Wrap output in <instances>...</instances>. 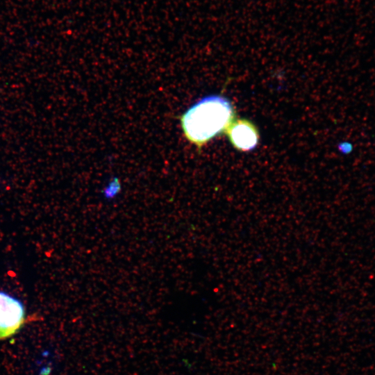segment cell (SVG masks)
I'll return each mask as SVG.
<instances>
[{"label":"cell","mask_w":375,"mask_h":375,"mask_svg":"<svg viewBox=\"0 0 375 375\" xmlns=\"http://www.w3.org/2000/svg\"><path fill=\"white\" fill-rule=\"evenodd\" d=\"M233 104L222 95H210L193 104L180 117L184 137L199 149L224 133L235 120Z\"/></svg>","instance_id":"obj_1"},{"label":"cell","mask_w":375,"mask_h":375,"mask_svg":"<svg viewBox=\"0 0 375 375\" xmlns=\"http://www.w3.org/2000/svg\"><path fill=\"white\" fill-rule=\"evenodd\" d=\"M24 315L21 301L0 292V340L15 334L24 323Z\"/></svg>","instance_id":"obj_2"},{"label":"cell","mask_w":375,"mask_h":375,"mask_svg":"<svg viewBox=\"0 0 375 375\" xmlns=\"http://www.w3.org/2000/svg\"><path fill=\"white\" fill-rule=\"evenodd\" d=\"M233 147L242 152L254 149L259 142L257 127L246 119L234 120L224 132Z\"/></svg>","instance_id":"obj_3"},{"label":"cell","mask_w":375,"mask_h":375,"mask_svg":"<svg viewBox=\"0 0 375 375\" xmlns=\"http://www.w3.org/2000/svg\"><path fill=\"white\" fill-rule=\"evenodd\" d=\"M122 187L119 180L117 178H113L103 188L101 194L106 200L110 201L116 198L121 192Z\"/></svg>","instance_id":"obj_4"},{"label":"cell","mask_w":375,"mask_h":375,"mask_svg":"<svg viewBox=\"0 0 375 375\" xmlns=\"http://www.w3.org/2000/svg\"><path fill=\"white\" fill-rule=\"evenodd\" d=\"M340 149L344 153H349L353 150V145L351 143L345 142L341 145Z\"/></svg>","instance_id":"obj_5"}]
</instances>
